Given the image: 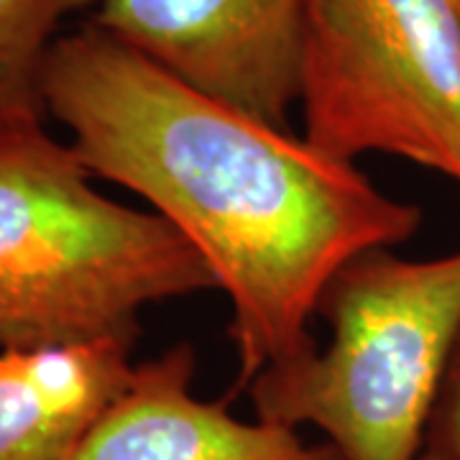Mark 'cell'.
<instances>
[{"label":"cell","mask_w":460,"mask_h":460,"mask_svg":"<svg viewBox=\"0 0 460 460\" xmlns=\"http://www.w3.org/2000/svg\"><path fill=\"white\" fill-rule=\"evenodd\" d=\"M305 138L348 164L389 154L460 187V11L450 0H310Z\"/></svg>","instance_id":"cell-4"},{"label":"cell","mask_w":460,"mask_h":460,"mask_svg":"<svg viewBox=\"0 0 460 460\" xmlns=\"http://www.w3.org/2000/svg\"><path fill=\"white\" fill-rule=\"evenodd\" d=\"M41 100L95 180L146 199L210 266L230 302L235 392L313 350V317L345 263L422 226L417 205L356 164L187 84L93 21L51 47Z\"/></svg>","instance_id":"cell-1"},{"label":"cell","mask_w":460,"mask_h":460,"mask_svg":"<svg viewBox=\"0 0 460 460\" xmlns=\"http://www.w3.org/2000/svg\"><path fill=\"white\" fill-rule=\"evenodd\" d=\"M195 350L174 345L136 363L123 394L100 417L75 460H338L292 428L238 420L192 392Z\"/></svg>","instance_id":"cell-6"},{"label":"cell","mask_w":460,"mask_h":460,"mask_svg":"<svg viewBox=\"0 0 460 460\" xmlns=\"http://www.w3.org/2000/svg\"><path fill=\"white\" fill-rule=\"evenodd\" d=\"M323 348L246 386L256 420L320 429L338 460H417L460 332V251L374 248L328 281Z\"/></svg>","instance_id":"cell-3"},{"label":"cell","mask_w":460,"mask_h":460,"mask_svg":"<svg viewBox=\"0 0 460 460\" xmlns=\"http://www.w3.org/2000/svg\"><path fill=\"white\" fill-rule=\"evenodd\" d=\"M450 3H453V5H456V8L460 11V0H450Z\"/></svg>","instance_id":"cell-10"},{"label":"cell","mask_w":460,"mask_h":460,"mask_svg":"<svg viewBox=\"0 0 460 460\" xmlns=\"http://www.w3.org/2000/svg\"><path fill=\"white\" fill-rule=\"evenodd\" d=\"M310 0H100L93 23L166 72L289 128Z\"/></svg>","instance_id":"cell-5"},{"label":"cell","mask_w":460,"mask_h":460,"mask_svg":"<svg viewBox=\"0 0 460 460\" xmlns=\"http://www.w3.org/2000/svg\"><path fill=\"white\" fill-rule=\"evenodd\" d=\"M417 460H460V332Z\"/></svg>","instance_id":"cell-9"},{"label":"cell","mask_w":460,"mask_h":460,"mask_svg":"<svg viewBox=\"0 0 460 460\" xmlns=\"http://www.w3.org/2000/svg\"><path fill=\"white\" fill-rule=\"evenodd\" d=\"M133 343L0 350V460H75L128 386Z\"/></svg>","instance_id":"cell-7"},{"label":"cell","mask_w":460,"mask_h":460,"mask_svg":"<svg viewBox=\"0 0 460 460\" xmlns=\"http://www.w3.org/2000/svg\"><path fill=\"white\" fill-rule=\"evenodd\" d=\"M95 0H0V120L44 111L41 77L66 16Z\"/></svg>","instance_id":"cell-8"},{"label":"cell","mask_w":460,"mask_h":460,"mask_svg":"<svg viewBox=\"0 0 460 460\" xmlns=\"http://www.w3.org/2000/svg\"><path fill=\"white\" fill-rule=\"evenodd\" d=\"M47 118L0 120V350L133 343L146 307L217 289L180 230L105 198Z\"/></svg>","instance_id":"cell-2"}]
</instances>
